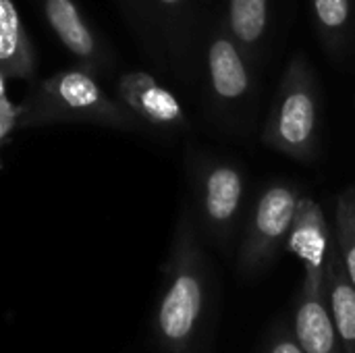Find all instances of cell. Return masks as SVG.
Segmentation results:
<instances>
[{
	"mask_svg": "<svg viewBox=\"0 0 355 353\" xmlns=\"http://www.w3.org/2000/svg\"><path fill=\"white\" fill-rule=\"evenodd\" d=\"M208 312V262L198 229L187 210L181 212L168 260L164 287L154 314V335L168 353H189L204 329Z\"/></svg>",
	"mask_w": 355,
	"mask_h": 353,
	"instance_id": "obj_1",
	"label": "cell"
},
{
	"mask_svg": "<svg viewBox=\"0 0 355 353\" xmlns=\"http://www.w3.org/2000/svg\"><path fill=\"white\" fill-rule=\"evenodd\" d=\"M17 110V127L60 123H85L119 131L139 127V119L123 102L112 100L98 81V75L81 64L62 69L35 83Z\"/></svg>",
	"mask_w": 355,
	"mask_h": 353,
	"instance_id": "obj_2",
	"label": "cell"
},
{
	"mask_svg": "<svg viewBox=\"0 0 355 353\" xmlns=\"http://www.w3.org/2000/svg\"><path fill=\"white\" fill-rule=\"evenodd\" d=\"M320 87L312 62L297 52L281 77L262 129V141L300 162H310L320 144Z\"/></svg>",
	"mask_w": 355,
	"mask_h": 353,
	"instance_id": "obj_3",
	"label": "cell"
},
{
	"mask_svg": "<svg viewBox=\"0 0 355 353\" xmlns=\"http://www.w3.org/2000/svg\"><path fill=\"white\" fill-rule=\"evenodd\" d=\"M300 191L295 185L275 181L256 200L239 248V270L256 277L266 270L289 239Z\"/></svg>",
	"mask_w": 355,
	"mask_h": 353,
	"instance_id": "obj_4",
	"label": "cell"
},
{
	"mask_svg": "<svg viewBox=\"0 0 355 353\" xmlns=\"http://www.w3.org/2000/svg\"><path fill=\"white\" fill-rule=\"evenodd\" d=\"M198 214L216 243H227L235 231L243 198V171L227 160L200 156L191 166Z\"/></svg>",
	"mask_w": 355,
	"mask_h": 353,
	"instance_id": "obj_5",
	"label": "cell"
},
{
	"mask_svg": "<svg viewBox=\"0 0 355 353\" xmlns=\"http://www.w3.org/2000/svg\"><path fill=\"white\" fill-rule=\"evenodd\" d=\"M208 96L214 110L223 117H241L252 104L256 89L254 62L231 37L225 23H216L206 46Z\"/></svg>",
	"mask_w": 355,
	"mask_h": 353,
	"instance_id": "obj_6",
	"label": "cell"
},
{
	"mask_svg": "<svg viewBox=\"0 0 355 353\" xmlns=\"http://www.w3.org/2000/svg\"><path fill=\"white\" fill-rule=\"evenodd\" d=\"M46 23L58 42L77 58V62L96 75L110 73L114 56L100 33L89 25L75 0H37Z\"/></svg>",
	"mask_w": 355,
	"mask_h": 353,
	"instance_id": "obj_7",
	"label": "cell"
},
{
	"mask_svg": "<svg viewBox=\"0 0 355 353\" xmlns=\"http://www.w3.org/2000/svg\"><path fill=\"white\" fill-rule=\"evenodd\" d=\"M291 329L306 353H343L327 300L324 270H304Z\"/></svg>",
	"mask_w": 355,
	"mask_h": 353,
	"instance_id": "obj_8",
	"label": "cell"
},
{
	"mask_svg": "<svg viewBox=\"0 0 355 353\" xmlns=\"http://www.w3.org/2000/svg\"><path fill=\"white\" fill-rule=\"evenodd\" d=\"M121 102L144 123L160 129L187 127V112L179 98L146 71H129L116 83Z\"/></svg>",
	"mask_w": 355,
	"mask_h": 353,
	"instance_id": "obj_9",
	"label": "cell"
},
{
	"mask_svg": "<svg viewBox=\"0 0 355 353\" xmlns=\"http://www.w3.org/2000/svg\"><path fill=\"white\" fill-rule=\"evenodd\" d=\"M287 248L297 256L304 270H324L331 248V233L320 204L310 196H300Z\"/></svg>",
	"mask_w": 355,
	"mask_h": 353,
	"instance_id": "obj_10",
	"label": "cell"
},
{
	"mask_svg": "<svg viewBox=\"0 0 355 353\" xmlns=\"http://www.w3.org/2000/svg\"><path fill=\"white\" fill-rule=\"evenodd\" d=\"M152 27L179 67H187L196 35V0H146Z\"/></svg>",
	"mask_w": 355,
	"mask_h": 353,
	"instance_id": "obj_11",
	"label": "cell"
},
{
	"mask_svg": "<svg viewBox=\"0 0 355 353\" xmlns=\"http://www.w3.org/2000/svg\"><path fill=\"white\" fill-rule=\"evenodd\" d=\"M324 283H327V300L341 341V350L343 353H355V287L345 273L335 239L331 241L329 256H327Z\"/></svg>",
	"mask_w": 355,
	"mask_h": 353,
	"instance_id": "obj_12",
	"label": "cell"
},
{
	"mask_svg": "<svg viewBox=\"0 0 355 353\" xmlns=\"http://www.w3.org/2000/svg\"><path fill=\"white\" fill-rule=\"evenodd\" d=\"M223 23L243 54L256 64L268 37L270 0H227Z\"/></svg>",
	"mask_w": 355,
	"mask_h": 353,
	"instance_id": "obj_13",
	"label": "cell"
},
{
	"mask_svg": "<svg viewBox=\"0 0 355 353\" xmlns=\"http://www.w3.org/2000/svg\"><path fill=\"white\" fill-rule=\"evenodd\" d=\"M35 73V52L12 0H0V75L29 79Z\"/></svg>",
	"mask_w": 355,
	"mask_h": 353,
	"instance_id": "obj_14",
	"label": "cell"
},
{
	"mask_svg": "<svg viewBox=\"0 0 355 353\" xmlns=\"http://www.w3.org/2000/svg\"><path fill=\"white\" fill-rule=\"evenodd\" d=\"M314 27L333 56H345L355 42V0H312Z\"/></svg>",
	"mask_w": 355,
	"mask_h": 353,
	"instance_id": "obj_15",
	"label": "cell"
},
{
	"mask_svg": "<svg viewBox=\"0 0 355 353\" xmlns=\"http://www.w3.org/2000/svg\"><path fill=\"white\" fill-rule=\"evenodd\" d=\"M337 231L335 243L339 248L345 273L355 287V187H347L337 200Z\"/></svg>",
	"mask_w": 355,
	"mask_h": 353,
	"instance_id": "obj_16",
	"label": "cell"
},
{
	"mask_svg": "<svg viewBox=\"0 0 355 353\" xmlns=\"http://www.w3.org/2000/svg\"><path fill=\"white\" fill-rule=\"evenodd\" d=\"M264 353H306V352H304V347L300 345V341H297V337H295L293 329L289 327V329H279V331L272 335V339L268 341V345H266Z\"/></svg>",
	"mask_w": 355,
	"mask_h": 353,
	"instance_id": "obj_17",
	"label": "cell"
},
{
	"mask_svg": "<svg viewBox=\"0 0 355 353\" xmlns=\"http://www.w3.org/2000/svg\"><path fill=\"white\" fill-rule=\"evenodd\" d=\"M123 4H125V8L129 10V15L133 17L135 27H137L139 31H144V33H146V29H148V35L154 37V35H152V19H150L148 2H146V0H123Z\"/></svg>",
	"mask_w": 355,
	"mask_h": 353,
	"instance_id": "obj_18",
	"label": "cell"
},
{
	"mask_svg": "<svg viewBox=\"0 0 355 353\" xmlns=\"http://www.w3.org/2000/svg\"><path fill=\"white\" fill-rule=\"evenodd\" d=\"M17 117H19V110L15 106L0 108V141L17 127Z\"/></svg>",
	"mask_w": 355,
	"mask_h": 353,
	"instance_id": "obj_19",
	"label": "cell"
},
{
	"mask_svg": "<svg viewBox=\"0 0 355 353\" xmlns=\"http://www.w3.org/2000/svg\"><path fill=\"white\" fill-rule=\"evenodd\" d=\"M4 77L0 75V108H8V106H12L10 102H8V98H6V94H4Z\"/></svg>",
	"mask_w": 355,
	"mask_h": 353,
	"instance_id": "obj_20",
	"label": "cell"
},
{
	"mask_svg": "<svg viewBox=\"0 0 355 353\" xmlns=\"http://www.w3.org/2000/svg\"><path fill=\"white\" fill-rule=\"evenodd\" d=\"M0 166H2V162H0Z\"/></svg>",
	"mask_w": 355,
	"mask_h": 353,
	"instance_id": "obj_21",
	"label": "cell"
}]
</instances>
